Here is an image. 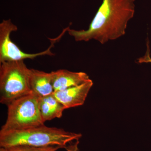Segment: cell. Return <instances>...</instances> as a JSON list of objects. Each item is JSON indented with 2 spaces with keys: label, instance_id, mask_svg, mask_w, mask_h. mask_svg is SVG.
<instances>
[{
  "label": "cell",
  "instance_id": "6da1fadb",
  "mask_svg": "<svg viewBox=\"0 0 151 151\" xmlns=\"http://www.w3.org/2000/svg\"><path fill=\"white\" fill-rule=\"evenodd\" d=\"M135 0H103L86 30L68 27V34L77 42L94 40L101 44L125 35L128 23L134 17Z\"/></svg>",
  "mask_w": 151,
  "mask_h": 151
},
{
  "label": "cell",
  "instance_id": "7a4b0ae2",
  "mask_svg": "<svg viewBox=\"0 0 151 151\" xmlns=\"http://www.w3.org/2000/svg\"><path fill=\"white\" fill-rule=\"evenodd\" d=\"M81 137L80 134L44 125L26 129L0 132V147L8 148L18 145L36 147L58 146L65 148L68 144L72 141L78 140Z\"/></svg>",
  "mask_w": 151,
  "mask_h": 151
},
{
  "label": "cell",
  "instance_id": "3957f363",
  "mask_svg": "<svg viewBox=\"0 0 151 151\" xmlns=\"http://www.w3.org/2000/svg\"><path fill=\"white\" fill-rule=\"evenodd\" d=\"M0 65V102L7 105L14 100L32 93L30 69L24 60L5 61Z\"/></svg>",
  "mask_w": 151,
  "mask_h": 151
},
{
  "label": "cell",
  "instance_id": "277c9868",
  "mask_svg": "<svg viewBox=\"0 0 151 151\" xmlns=\"http://www.w3.org/2000/svg\"><path fill=\"white\" fill-rule=\"evenodd\" d=\"M7 118L0 132L18 131L44 125L39 97L32 93L14 100L7 105Z\"/></svg>",
  "mask_w": 151,
  "mask_h": 151
},
{
  "label": "cell",
  "instance_id": "5b68a950",
  "mask_svg": "<svg viewBox=\"0 0 151 151\" xmlns=\"http://www.w3.org/2000/svg\"><path fill=\"white\" fill-rule=\"evenodd\" d=\"M18 30L16 25L12 22L11 19L3 20L0 24V63L5 61H20L26 59H33L38 56L48 55L52 56L51 48L54 46V40H52L51 45L47 49L37 53H26L20 49L10 38V35ZM60 37L58 38L57 39Z\"/></svg>",
  "mask_w": 151,
  "mask_h": 151
},
{
  "label": "cell",
  "instance_id": "8992f818",
  "mask_svg": "<svg viewBox=\"0 0 151 151\" xmlns=\"http://www.w3.org/2000/svg\"><path fill=\"white\" fill-rule=\"evenodd\" d=\"M93 85V81L90 79L78 86L55 91L53 94L66 109L74 108L84 104Z\"/></svg>",
  "mask_w": 151,
  "mask_h": 151
},
{
  "label": "cell",
  "instance_id": "52a82bcc",
  "mask_svg": "<svg viewBox=\"0 0 151 151\" xmlns=\"http://www.w3.org/2000/svg\"><path fill=\"white\" fill-rule=\"evenodd\" d=\"M54 92L78 86L90 80L87 73L60 69L51 72Z\"/></svg>",
  "mask_w": 151,
  "mask_h": 151
},
{
  "label": "cell",
  "instance_id": "ba28073f",
  "mask_svg": "<svg viewBox=\"0 0 151 151\" xmlns=\"http://www.w3.org/2000/svg\"><path fill=\"white\" fill-rule=\"evenodd\" d=\"M29 85L32 92L39 97L51 95L54 92L51 72L30 69Z\"/></svg>",
  "mask_w": 151,
  "mask_h": 151
},
{
  "label": "cell",
  "instance_id": "9c48e42d",
  "mask_svg": "<svg viewBox=\"0 0 151 151\" xmlns=\"http://www.w3.org/2000/svg\"><path fill=\"white\" fill-rule=\"evenodd\" d=\"M39 107L43 122L62 117L65 106L60 102L53 94L39 97Z\"/></svg>",
  "mask_w": 151,
  "mask_h": 151
},
{
  "label": "cell",
  "instance_id": "30bf717a",
  "mask_svg": "<svg viewBox=\"0 0 151 151\" xmlns=\"http://www.w3.org/2000/svg\"><path fill=\"white\" fill-rule=\"evenodd\" d=\"M6 148L7 151H56L58 149L62 148L58 146L36 147L27 145H18Z\"/></svg>",
  "mask_w": 151,
  "mask_h": 151
},
{
  "label": "cell",
  "instance_id": "8fae6325",
  "mask_svg": "<svg viewBox=\"0 0 151 151\" xmlns=\"http://www.w3.org/2000/svg\"><path fill=\"white\" fill-rule=\"evenodd\" d=\"M139 62L140 63H151V58L149 52H147L145 55L139 59Z\"/></svg>",
  "mask_w": 151,
  "mask_h": 151
},
{
  "label": "cell",
  "instance_id": "7c38bea8",
  "mask_svg": "<svg viewBox=\"0 0 151 151\" xmlns=\"http://www.w3.org/2000/svg\"><path fill=\"white\" fill-rule=\"evenodd\" d=\"M78 141H76V142L75 144H73L69 146H67L65 147V149L67 150V151H78Z\"/></svg>",
  "mask_w": 151,
  "mask_h": 151
},
{
  "label": "cell",
  "instance_id": "4fadbf2b",
  "mask_svg": "<svg viewBox=\"0 0 151 151\" xmlns=\"http://www.w3.org/2000/svg\"><path fill=\"white\" fill-rule=\"evenodd\" d=\"M0 151H7L6 149L4 147H1L0 148Z\"/></svg>",
  "mask_w": 151,
  "mask_h": 151
}]
</instances>
